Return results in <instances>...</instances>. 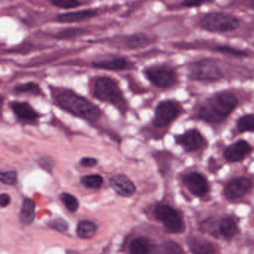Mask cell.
Masks as SVG:
<instances>
[{
	"label": "cell",
	"instance_id": "obj_5",
	"mask_svg": "<svg viewBox=\"0 0 254 254\" xmlns=\"http://www.w3.org/2000/svg\"><path fill=\"white\" fill-rule=\"evenodd\" d=\"M190 78L201 82H215L224 78V71L213 59H202L190 68Z\"/></svg>",
	"mask_w": 254,
	"mask_h": 254
},
{
	"label": "cell",
	"instance_id": "obj_9",
	"mask_svg": "<svg viewBox=\"0 0 254 254\" xmlns=\"http://www.w3.org/2000/svg\"><path fill=\"white\" fill-rule=\"evenodd\" d=\"M180 108L173 101H162L155 108L153 125L157 127H164L178 117Z\"/></svg>",
	"mask_w": 254,
	"mask_h": 254
},
{
	"label": "cell",
	"instance_id": "obj_21",
	"mask_svg": "<svg viewBox=\"0 0 254 254\" xmlns=\"http://www.w3.org/2000/svg\"><path fill=\"white\" fill-rule=\"evenodd\" d=\"M129 251L130 254H151V244L145 238H136L130 243Z\"/></svg>",
	"mask_w": 254,
	"mask_h": 254
},
{
	"label": "cell",
	"instance_id": "obj_2",
	"mask_svg": "<svg viewBox=\"0 0 254 254\" xmlns=\"http://www.w3.org/2000/svg\"><path fill=\"white\" fill-rule=\"evenodd\" d=\"M238 104L239 101L233 93L219 92L200 105L197 117L205 123L218 124L224 121L235 111Z\"/></svg>",
	"mask_w": 254,
	"mask_h": 254
},
{
	"label": "cell",
	"instance_id": "obj_12",
	"mask_svg": "<svg viewBox=\"0 0 254 254\" xmlns=\"http://www.w3.org/2000/svg\"><path fill=\"white\" fill-rule=\"evenodd\" d=\"M183 181L186 187L194 195L202 197L209 191V185L206 178L197 172L187 174L183 178Z\"/></svg>",
	"mask_w": 254,
	"mask_h": 254
},
{
	"label": "cell",
	"instance_id": "obj_15",
	"mask_svg": "<svg viewBox=\"0 0 254 254\" xmlns=\"http://www.w3.org/2000/svg\"><path fill=\"white\" fill-rule=\"evenodd\" d=\"M251 186L252 183L248 178H236L229 183L224 190V194L230 200L239 198L249 191Z\"/></svg>",
	"mask_w": 254,
	"mask_h": 254
},
{
	"label": "cell",
	"instance_id": "obj_13",
	"mask_svg": "<svg viewBox=\"0 0 254 254\" xmlns=\"http://www.w3.org/2000/svg\"><path fill=\"white\" fill-rule=\"evenodd\" d=\"M253 148L249 142L245 140L237 141L226 148L224 157L227 161L235 163L244 160L248 154H251Z\"/></svg>",
	"mask_w": 254,
	"mask_h": 254
},
{
	"label": "cell",
	"instance_id": "obj_37",
	"mask_svg": "<svg viewBox=\"0 0 254 254\" xmlns=\"http://www.w3.org/2000/svg\"><path fill=\"white\" fill-rule=\"evenodd\" d=\"M248 7L251 9L254 10V1H252V2H250V3L248 4Z\"/></svg>",
	"mask_w": 254,
	"mask_h": 254
},
{
	"label": "cell",
	"instance_id": "obj_14",
	"mask_svg": "<svg viewBox=\"0 0 254 254\" xmlns=\"http://www.w3.org/2000/svg\"><path fill=\"white\" fill-rule=\"evenodd\" d=\"M10 108L18 120L24 122L32 123L37 121L41 117V114L28 102L13 101L10 103Z\"/></svg>",
	"mask_w": 254,
	"mask_h": 254
},
{
	"label": "cell",
	"instance_id": "obj_23",
	"mask_svg": "<svg viewBox=\"0 0 254 254\" xmlns=\"http://www.w3.org/2000/svg\"><path fill=\"white\" fill-rule=\"evenodd\" d=\"M13 93L16 95L28 94L33 96H41L44 95L42 90L37 83L28 82L23 84H19L13 88Z\"/></svg>",
	"mask_w": 254,
	"mask_h": 254
},
{
	"label": "cell",
	"instance_id": "obj_17",
	"mask_svg": "<svg viewBox=\"0 0 254 254\" xmlns=\"http://www.w3.org/2000/svg\"><path fill=\"white\" fill-rule=\"evenodd\" d=\"M98 12L96 10L84 9L72 12L64 13L59 14L56 21L62 23H74L86 21L97 17Z\"/></svg>",
	"mask_w": 254,
	"mask_h": 254
},
{
	"label": "cell",
	"instance_id": "obj_3",
	"mask_svg": "<svg viewBox=\"0 0 254 254\" xmlns=\"http://www.w3.org/2000/svg\"><path fill=\"white\" fill-rule=\"evenodd\" d=\"M93 96L102 102L111 104L123 113L127 111V103L118 83L111 77H98L93 89Z\"/></svg>",
	"mask_w": 254,
	"mask_h": 254
},
{
	"label": "cell",
	"instance_id": "obj_26",
	"mask_svg": "<svg viewBox=\"0 0 254 254\" xmlns=\"http://www.w3.org/2000/svg\"><path fill=\"white\" fill-rule=\"evenodd\" d=\"M236 126L241 133L254 132V114L242 116L238 120Z\"/></svg>",
	"mask_w": 254,
	"mask_h": 254
},
{
	"label": "cell",
	"instance_id": "obj_33",
	"mask_svg": "<svg viewBox=\"0 0 254 254\" xmlns=\"http://www.w3.org/2000/svg\"><path fill=\"white\" fill-rule=\"evenodd\" d=\"M98 163V160L93 157H83L80 160V164L84 167H93L96 166Z\"/></svg>",
	"mask_w": 254,
	"mask_h": 254
},
{
	"label": "cell",
	"instance_id": "obj_32",
	"mask_svg": "<svg viewBox=\"0 0 254 254\" xmlns=\"http://www.w3.org/2000/svg\"><path fill=\"white\" fill-rule=\"evenodd\" d=\"M50 226L52 228L60 232L66 231L68 229L67 223L62 218H57V219L53 220L50 223Z\"/></svg>",
	"mask_w": 254,
	"mask_h": 254
},
{
	"label": "cell",
	"instance_id": "obj_29",
	"mask_svg": "<svg viewBox=\"0 0 254 254\" xmlns=\"http://www.w3.org/2000/svg\"><path fill=\"white\" fill-rule=\"evenodd\" d=\"M60 199L69 212H75L79 207V202L78 199L69 193H62L60 195Z\"/></svg>",
	"mask_w": 254,
	"mask_h": 254
},
{
	"label": "cell",
	"instance_id": "obj_7",
	"mask_svg": "<svg viewBox=\"0 0 254 254\" xmlns=\"http://www.w3.org/2000/svg\"><path fill=\"white\" fill-rule=\"evenodd\" d=\"M201 230L215 237L230 239L236 234L237 226L231 218H223L220 220L208 219L202 223Z\"/></svg>",
	"mask_w": 254,
	"mask_h": 254
},
{
	"label": "cell",
	"instance_id": "obj_27",
	"mask_svg": "<svg viewBox=\"0 0 254 254\" xmlns=\"http://www.w3.org/2000/svg\"><path fill=\"white\" fill-rule=\"evenodd\" d=\"M215 51L234 57H248V54L244 50L229 45H219L215 47Z\"/></svg>",
	"mask_w": 254,
	"mask_h": 254
},
{
	"label": "cell",
	"instance_id": "obj_25",
	"mask_svg": "<svg viewBox=\"0 0 254 254\" xmlns=\"http://www.w3.org/2000/svg\"><path fill=\"white\" fill-rule=\"evenodd\" d=\"M154 254H184L179 245L173 242H166L156 248Z\"/></svg>",
	"mask_w": 254,
	"mask_h": 254
},
{
	"label": "cell",
	"instance_id": "obj_22",
	"mask_svg": "<svg viewBox=\"0 0 254 254\" xmlns=\"http://www.w3.org/2000/svg\"><path fill=\"white\" fill-rule=\"evenodd\" d=\"M97 231V225L91 221H82L78 223L77 227V235L83 239L93 238Z\"/></svg>",
	"mask_w": 254,
	"mask_h": 254
},
{
	"label": "cell",
	"instance_id": "obj_18",
	"mask_svg": "<svg viewBox=\"0 0 254 254\" xmlns=\"http://www.w3.org/2000/svg\"><path fill=\"white\" fill-rule=\"evenodd\" d=\"M189 248L193 254H215V247L209 241L198 237H191L189 239Z\"/></svg>",
	"mask_w": 254,
	"mask_h": 254
},
{
	"label": "cell",
	"instance_id": "obj_20",
	"mask_svg": "<svg viewBox=\"0 0 254 254\" xmlns=\"http://www.w3.org/2000/svg\"><path fill=\"white\" fill-rule=\"evenodd\" d=\"M35 203L32 199L26 198L23 200L20 213V221L25 225L32 224L35 219Z\"/></svg>",
	"mask_w": 254,
	"mask_h": 254
},
{
	"label": "cell",
	"instance_id": "obj_35",
	"mask_svg": "<svg viewBox=\"0 0 254 254\" xmlns=\"http://www.w3.org/2000/svg\"><path fill=\"white\" fill-rule=\"evenodd\" d=\"M11 202V197L8 194L2 193L0 196V206L1 207H5Z\"/></svg>",
	"mask_w": 254,
	"mask_h": 254
},
{
	"label": "cell",
	"instance_id": "obj_30",
	"mask_svg": "<svg viewBox=\"0 0 254 254\" xmlns=\"http://www.w3.org/2000/svg\"><path fill=\"white\" fill-rule=\"evenodd\" d=\"M51 4L56 8L61 9H72V8H78L81 5V2L75 0H59V1H52Z\"/></svg>",
	"mask_w": 254,
	"mask_h": 254
},
{
	"label": "cell",
	"instance_id": "obj_36",
	"mask_svg": "<svg viewBox=\"0 0 254 254\" xmlns=\"http://www.w3.org/2000/svg\"><path fill=\"white\" fill-rule=\"evenodd\" d=\"M206 2H194V1H190V2H183L181 5L187 8H195V7H200V5L206 4Z\"/></svg>",
	"mask_w": 254,
	"mask_h": 254
},
{
	"label": "cell",
	"instance_id": "obj_24",
	"mask_svg": "<svg viewBox=\"0 0 254 254\" xmlns=\"http://www.w3.org/2000/svg\"><path fill=\"white\" fill-rule=\"evenodd\" d=\"M88 32L87 29L81 28H66L57 32L55 38L59 40H72L83 36Z\"/></svg>",
	"mask_w": 254,
	"mask_h": 254
},
{
	"label": "cell",
	"instance_id": "obj_10",
	"mask_svg": "<svg viewBox=\"0 0 254 254\" xmlns=\"http://www.w3.org/2000/svg\"><path fill=\"white\" fill-rule=\"evenodd\" d=\"M175 140L187 152L197 151L205 142L204 138L197 129H190L183 134L175 136Z\"/></svg>",
	"mask_w": 254,
	"mask_h": 254
},
{
	"label": "cell",
	"instance_id": "obj_11",
	"mask_svg": "<svg viewBox=\"0 0 254 254\" xmlns=\"http://www.w3.org/2000/svg\"><path fill=\"white\" fill-rule=\"evenodd\" d=\"M92 66L96 69L120 72L130 69L131 64L121 56H111L94 61L92 62Z\"/></svg>",
	"mask_w": 254,
	"mask_h": 254
},
{
	"label": "cell",
	"instance_id": "obj_34",
	"mask_svg": "<svg viewBox=\"0 0 254 254\" xmlns=\"http://www.w3.org/2000/svg\"><path fill=\"white\" fill-rule=\"evenodd\" d=\"M40 166L47 170H50L53 168V162L49 157H42L39 161Z\"/></svg>",
	"mask_w": 254,
	"mask_h": 254
},
{
	"label": "cell",
	"instance_id": "obj_19",
	"mask_svg": "<svg viewBox=\"0 0 254 254\" xmlns=\"http://www.w3.org/2000/svg\"><path fill=\"white\" fill-rule=\"evenodd\" d=\"M120 44L125 49L137 50L149 45L150 39L143 34H134V35L123 37Z\"/></svg>",
	"mask_w": 254,
	"mask_h": 254
},
{
	"label": "cell",
	"instance_id": "obj_8",
	"mask_svg": "<svg viewBox=\"0 0 254 254\" xmlns=\"http://www.w3.org/2000/svg\"><path fill=\"white\" fill-rule=\"evenodd\" d=\"M154 215L164 224L166 230L172 233H182L185 228L181 215L168 205H160L154 209Z\"/></svg>",
	"mask_w": 254,
	"mask_h": 254
},
{
	"label": "cell",
	"instance_id": "obj_4",
	"mask_svg": "<svg viewBox=\"0 0 254 254\" xmlns=\"http://www.w3.org/2000/svg\"><path fill=\"white\" fill-rule=\"evenodd\" d=\"M199 26L210 32H228L236 30L240 26L239 19L224 12H211L200 19Z\"/></svg>",
	"mask_w": 254,
	"mask_h": 254
},
{
	"label": "cell",
	"instance_id": "obj_16",
	"mask_svg": "<svg viewBox=\"0 0 254 254\" xmlns=\"http://www.w3.org/2000/svg\"><path fill=\"white\" fill-rule=\"evenodd\" d=\"M113 190L123 197H130L136 191V187L133 181L126 175H117L111 179Z\"/></svg>",
	"mask_w": 254,
	"mask_h": 254
},
{
	"label": "cell",
	"instance_id": "obj_28",
	"mask_svg": "<svg viewBox=\"0 0 254 254\" xmlns=\"http://www.w3.org/2000/svg\"><path fill=\"white\" fill-rule=\"evenodd\" d=\"M81 182L87 188L98 189L102 187L103 178L99 175H86L81 178Z\"/></svg>",
	"mask_w": 254,
	"mask_h": 254
},
{
	"label": "cell",
	"instance_id": "obj_1",
	"mask_svg": "<svg viewBox=\"0 0 254 254\" xmlns=\"http://www.w3.org/2000/svg\"><path fill=\"white\" fill-rule=\"evenodd\" d=\"M52 97L64 111L90 123L98 121L102 111L96 104L69 89H53Z\"/></svg>",
	"mask_w": 254,
	"mask_h": 254
},
{
	"label": "cell",
	"instance_id": "obj_31",
	"mask_svg": "<svg viewBox=\"0 0 254 254\" xmlns=\"http://www.w3.org/2000/svg\"><path fill=\"white\" fill-rule=\"evenodd\" d=\"M0 180L2 184L12 185V184H15L16 181H17V172L15 171L2 172L0 175Z\"/></svg>",
	"mask_w": 254,
	"mask_h": 254
},
{
	"label": "cell",
	"instance_id": "obj_6",
	"mask_svg": "<svg viewBox=\"0 0 254 254\" xmlns=\"http://www.w3.org/2000/svg\"><path fill=\"white\" fill-rule=\"evenodd\" d=\"M144 75L147 79L160 89L173 87L177 82V74L175 69L166 64L153 65L145 68Z\"/></svg>",
	"mask_w": 254,
	"mask_h": 254
}]
</instances>
